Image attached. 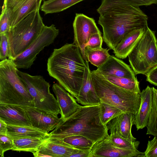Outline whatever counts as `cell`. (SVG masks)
I'll use <instances>...</instances> for the list:
<instances>
[{"instance_id": "cell-14", "label": "cell", "mask_w": 157, "mask_h": 157, "mask_svg": "<svg viewBox=\"0 0 157 157\" xmlns=\"http://www.w3.org/2000/svg\"><path fill=\"white\" fill-rule=\"evenodd\" d=\"M94 71L102 75L137 79L136 74L128 65L113 56L110 55L105 63Z\"/></svg>"}, {"instance_id": "cell-15", "label": "cell", "mask_w": 157, "mask_h": 157, "mask_svg": "<svg viewBox=\"0 0 157 157\" xmlns=\"http://www.w3.org/2000/svg\"><path fill=\"white\" fill-rule=\"evenodd\" d=\"M134 114L124 113L109 121L107 126L110 133L118 134L132 142L136 141L132 135L131 129L135 125V117Z\"/></svg>"}, {"instance_id": "cell-13", "label": "cell", "mask_w": 157, "mask_h": 157, "mask_svg": "<svg viewBox=\"0 0 157 157\" xmlns=\"http://www.w3.org/2000/svg\"><path fill=\"white\" fill-rule=\"evenodd\" d=\"M22 107L25 110L32 126L47 133L53 130L63 121L58 116L34 106Z\"/></svg>"}, {"instance_id": "cell-37", "label": "cell", "mask_w": 157, "mask_h": 157, "mask_svg": "<svg viewBox=\"0 0 157 157\" xmlns=\"http://www.w3.org/2000/svg\"><path fill=\"white\" fill-rule=\"evenodd\" d=\"M145 75L147 81L157 86V65L151 69Z\"/></svg>"}, {"instance_id": "cell-4", "label": "cell", "mask_w": 157, "mask_h": 157, "mask_svg": "<svg viewBox=\"0 0 157 157\" xmlns=\"http://www.w3.org/2000/svg\"><path fill=\"white\" fill-rule=\"evenodd\" d=\"M13 61L0 62V105L34 106L33 100L17 72Z\"/></svg>"}, {"instance_id": "cell-23", "label": "cell", "mask_w": 157, "mask_h": 157, "mask_svg": "<svg viewBox=\"0 0 157 157\" xmlns=\"http://www.w3.org/2000/svg\"><path fill=\"white\" fill-rule=\"evenodd\" d=\"M44 138H22L13 139L14 146L12 151L30 152L33 154L38 151L40 146L48 139Z\"/></svg>"}, {"instance_id": "cell-39", "label": "cell", "mask_w": 157, "mask_h": 157, "mask_svg": "<svg viewBox=\"0 0 157 157\" xmlns=\"http://www.w3.org/2000/svg\"><path fill=\"white\" fill-rule=\"evenodd\" d=\"M7 124L0 119V134H7Z\"/></svg>"}, {"instance_id": "cell-28", "label": "cell", "mask_w": 157, "mask_h": 157, "mask_svg": "<svg viewBox=\"0 0 157 157\" xmlns=\"http://www.w3.org/2000/svg\"><path fill=\"white\" fill-rule=\"evenodd\" d=\"M109 51L107 48H102L95 50L86 48L85 54L87 60L98 68L105 63L110 56Z\"/></svg>"}, {"instance_id": "cell-26", "label": "cell", "mask_w": 157, "mask_h": 157, "mask_svg": "<svg viewBox=\"0 0 157 157\" xmlns=\"http://www.w3.org/2000/svg\"><path fill=\"white\" fill-rule=\"evenodd\" d=\"M50 138L67 146L79 150L90 149L94 144L90 140L80 135H71L61 139Z\"/></svg>"}, {"instance_id": "cell-21", "label": "cell", "mask_w": 157, "mask_h": 157, "mask_svg": "<svg viewBox=\"0 0 157 157\" xmlns=\"http://www.w3.org/2000/svg\"><path fill=\"white\" fill-rule=\"evenodd\" d=\"M145 29H136L127 34L113 50L115 56L121 59L128 56L142 37Z\"/></svg>"}, {"instance_id": "cell-5", "label": "cell", "mask_w": 157, "mask_h": 157, "mask_svg": "<svg viewBox=\"0 0 157 157\" xmlns=\"http://www.w3.org/2000/svg\"><path fill=\"white\" fill-rule=\"evenodd\" d=\"M91 76L101 103L116 106L123 113L136 114L141 101L140 94L116 85L94 70L91 71Z\"/></svg>"}, {"instance_id": "cell-18", "label": "cell", "mask_w": 157, "mask_h": 157, "mask_svg": "<svg viewBox=\"0 0 157 157\" xmlns=\"http://www.w3.org/2000/svg\"><path fill=\"white\" fill-rule=\"evenodd\" d=\"M0 119L7 124L32 126L25 110L19 105H0Z\"/></svg>"}, {"instance_id": "cell-2", "label": "cell", "mask_w": 157, "mask_h": 157, "mask_svg": "<svg viewBox=\"0 0 157 157\" xmlns=\"http://www.w3.org/2000/svg\"><path fill=\"white\" fill-rule=\"evenodd\" d=\"M148 19L140 7L120 5L100 14L98 23L102 28L103 41L113 50L131 31L145 29L148 26Z\"/></svg>"}, {"instance_id": "cell-27", "label": "cell", "mask_w": 157, "mask_h": 157, "mask_svg": "<svg viewBox=\"0 0 157 157\" xmlns=\"http://www.w3.org/2000/svg\"><path fill=\"white\" fill-rule=\"evenodd\" d=\"M100 75L118 86L136 93L140 94L141 92L139 86V82L137 79H133L113 75Z\"/></svg>"}, {"instance_id": "cell-22", "label": "cell", "mask_w": 157, "mask_h": 157, "mask_svg": "<svg viewBox=\"0 0 157 157\" xmlns=\"http://www.w3.org/2000/svg\"><path fill=\"white\" fill-rule=\"evenodd\" d=\"M7 135L12 139L22 138H44L49 136L42 130L33 126L7 124Z\"/></svg>"}, {"instance_id": "cell-34", "label": "cell", "mask_w": 157, "mask_h": 157, "mask_svg": "<svg viewBox=\"0 0 157 157\" xmlns=\"http://www.w3.org/2000/svg\"><path fill=\"white\" fill-rule=\"evenodd\" d=\"M14 146L13 139L7 134H0V155L3 157L6 151L12 150Z\"/></svg>"}, {"instance_id": "cell-25", "label": "cell", "mask_w": 157, "mask_h": 157, "mask_svg": "<svg viewBox=\"0 0 157 157\" xmlns=\"http://www.w3.org/2000/svg\"><path fill=\"white\" fill-rule=\"evenodd\" d=\"M84 0H47L40 7L45 14L60 12Z\"/></svg>"}, {"instance_id": "cell-3", "label": "cell", "mask_w": 157, "mask_h": 157, "mask_svg": "<svg viewBox=\"0 0 157 157\" xmlns=\"http://www.w3.org/2000/svg\"><path fill=\"white\" fill-rule=\"evenodd\" d=\"M109 129L103 124L100 105L81 106L50 133L49 137L61 139L73 135L84 136L94 143L109 136Z\"/></svg>"}, {"instance_id": "cell-11", "label": "cell", "mask_w": 157, "mask_h": 157, "mask_svg": "<svg viewBox=\"0 0 157 157\" xmlns=\"http://www.w3.org/2000/svg\"><path fill=\"white\" fill-rule=\"evenodd\" d=\"M109 136L94 144L90 149L89 157H144V153L137 149L116 147L110 140Z\"/></svg>"}, {"instance_id": "cell-30", "label": "cell", "mask_w": 157, "mask_h": 157, "mask_svg": "<svg viewBox=\"0 0 157 157\" xmlns=\"http://www.w3.org/2000/svg\"><path fill=\"white\" fill-rule=\"evenodd\" d=\"M100 105L101 119L104 125H106L111 120L123 113L120 109L114 106L102 102Z\"/></svg>"}, {"instance_id": "cell-10", "label": "cell", "mask_w": 157, "mask_h": 157, "mask_svg": "<svg viewBox=\"0 0 157 157\" xmlns=\"http://www.w3.org/2000/svg\"><path fill=\"white\" fill-rule=\"evenodd\" d=\"M74 43L79 48L85 61L87 60L85 54L86 44L91 35L101 32L94 20L82 13H76L73 24Z\"/></svg>"}, {"instance_id": "cell-38", "label": "cell", "mask_w": 157, "mask_h": 157, "mask_svg": "<svg viewBox=\"0 0 157 157\" xmlns=\"http://www.w3.org/2000/svg\"><path fill=\"white\" fill-rule=\"evenodd\" d=\"M90 151V149L81 150L72 155L71 157H89Z\"/></svg>"}, {"instance_id": "cell-1", "label": "cell", "mask_w": 157, "mask_h": 157, "mask_svg": "<svg viewBox=\"0 0 157 157\" xmlns=\"http://www.w3.org/2000/svg\"><path fill=\"white\" fill-rule=\"evenodd\" d=\"M47 67L49 75L76 98L83 83L86 67L78 47L73 43L54 49L48 59Z\"/></svg>"}, {"instance_id": "cell-20", "label": "cell", "mask_w": 157, "mask_h": 157, "mask_svg": "<svg viewBox=\"0 0 157 157\" xmlns=\"http://www.w3.org/2000/svg\"><path fill=\"white\" fill-rule=\"evenodd\" d=\"M140 94L141 98L140 104L135 116V125L137 130L143 129L147 125L152 106V87L147 86Z\"/></svg>"}, {"instance_id": "cell-19", "label": "cell", "mask_w": 157, "mask_h": 157, "mask_svg": "<svg viewBox=\"0 0 157 157\" xmlns=\"http://www.w3.org/2000/svg\"><path fill=\"white\" fill-rule=\"evenodd\" d=\"M80 150L67 146L49 137L38 151L33 155L35 157H71Z\"/></svg>"}, {"instance_id": "cell-6", "label": "cell", "mask_w": 157, "mask_h": 157, "mask_svg": "<svg viewBox=\"0 0 157 157\" xmlns=\"http://www.w3.org/2000/svg\"><path fill=\"white\" fill-rule=\"evenodd\" d=\"M39 10L29 14L8 32L10 54L12 60L24 52L41 33L44 26Z\"/></svg>"}, {"instance_id": "cell-17", "label": "cell", "mask_w": 157, "mask_h": 157, "mask_svg": "<svg viewBox=\"0 0 157 157\" xmlns=\"http://www.w3.org/2000/svg\"><path fill=\"white\" fill-rule=\"evenodd\" d=\"M86 61V67L83 83L77 97V101L83 105L100 104V100L95 91L91 76L89 61Z\"/></svg>"}, {"instance_id": "cell-9", "label": "cell", "mask_w": 157, "mask_h": 157, "mask_svg": "<svg viewBox=\"0 0 157 157\" xmlns=\"http://www.w3.org/2000/svg\"><path fill=\"white\" fill-rule=\"evenodd\" d=\"M59 33V29L54 25L50 26L44 25L40 34L32 44L13 60L17 68L26 69L30 68L37 55L45 47L53 43Z\"/></svg>"}, {"instance_id": "cell-31", "label": "cell", "mask_w": 157, "mask_h": 157, "mask_svg": "<svg viewBox=\"0 0 157 157\" xmlns=\"http://www.w3.org/2000/svg\"><path fill=\"white\" fill-rule=\"evenodd\" d=\"M109 137L113 145L120 148L137 149L140 143L138 141L132 142L115 133H110Z\"/></svg>"}, {"instance_id": "cell-12", "label": "cell", "mask_w": 157, "mask_h": 157, "mask_svg": "<svg viewBox=\"0 0 157 157\" xmlns=\"http://www.w3.org/2000/svg\"><path fill=\"white\" fill-rule=\"evenodd\" d=\"M42 1L4 0L2 7L8 9L11 13L10 30L30 13L39 10Z\"/></svg>"}, {"instance_id": "cell-29", "label": "cell", "mask_w": 157, "mask_h": 157, "mask_svg": "<svg viewBox=\"0 0 157 157\" xmlns=\"http://www.w3.org/2000/svg\"><path fill=\"white\" fill-rule=\"evenodd\" d=\"M152 103L147 125L146 134L157 137V89L152 87Z\"/></svg>"}, {"instance_id": "cell-16", "label": "cell", "mask_w": 157, "mask_h": 157, "mask_svg": "<svg viewBox=\"0 0 157 157\" xmlns=\"http://www.w3.org/2000/svg\"><path fill=\"white\" fill-rule=\"evenodd\" d=\"M52 89L60 109V117L64 121L75 113L81 105L59 84H54Z\"/></svg>"}, {"instance_id": "cell-36", "label": "cell", "mask_w": 157, "mask_h": 157, "mask_svg": "<svg viewBox=\"0 0 157 157\" xmlns=\"http://www.w3.org/2000/svg\"><path fill=\"white\" fill-rule=\"evenodd\" d=\"M144 153V157H157V137L149 140L146 149Z\"/></svg>"}, {"instance_id": "cell-32", "label": "cell", "mask_w": 157, "mask_h": 157, "mask_svg": "<svg viewBox=\"0 0 157 157\" xmlns=\"http://www.w3.org/2000/svg\"><path fill=\"white\" fill-rule=\"evenodd\" d=\"M10 11L5 7H2L0 17V34L8 32L10 29Z\"/></svg>"}, {"instance_id": "cell-24", "label": "cell", "mask_w": 157, "mask_h": 157, "mask_svg": "<svg viewBox=\"0 0 157 157\" xmlns=\"http://www.w3.org/2000/svg\"><path fill=\"white\" fill-rule=\"evenodd\" d=\"M156 4L157 0H102L97 11L100 14L118 6L129 5L140 7Z\"/></svg>"}, {"instance_id": "cell-7", "label": "cell", "mask_w": 157, "mask_h": 157, "mask_svg": "<svg viewBox=\"0 0 157 157\" xmlns=\"http://www.w3.org/2000/svg\"><path fill=\"white\" fill-rule=\"evenodd\" d=\"M155 31L147 26L136 46L128 56L136 75H145L157 65V40Z\"/></svg>"}, {"instance_id": "cell-35", "label": "cell", "mask_w": 157, "mask_h": 157, "mask_svg": "<svg viewBox=\"0 0 157 157\" xmlns=\"http://www.w3.org/2000/svg\"><path fill=\"white\" fill-rule=\"evenodd\" d=\"M103 39L101 32L92 34L86 44V48L95 50L101 48Z\"/></svg>"}, {"instance_id": "cell-8", "label": "cell", "mask_w": 157, "mask_h": 157, "mask_svg": "<svg viewBox=\"0 0 157 157\" xmlns=\"http://www.w3.org/2000/svg\"><path fill=\"white\" fill-rule=\"evenodd\" d=\"M17 73L33 97L34 107L58 116L60 109L50 91L49 83L42 76L31 75L18 70Z\"/></svg>"}, {"instance_id": "cell-33", "label": "cell", "mask_w": 157, "mask_h": 157, "mask_svg": "<svg viewBox=\"0 0 157 157\" xmlns=\"http://www.w3.org/2000/svg\"><path fill=\"white\" fill-rule=\"evenodd\" d=\"M0 60L2 61L9 57L10 46L8 32L0 34Z\"/></svg>"}]
</instances>
